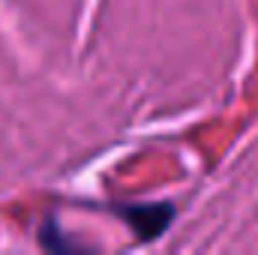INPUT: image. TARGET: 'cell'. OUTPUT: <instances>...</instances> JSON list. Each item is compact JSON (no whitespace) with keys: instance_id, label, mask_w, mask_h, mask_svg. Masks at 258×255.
<instances>
[{"instance_id":"cell-1","label":"cell","mask_w":258,"mask_h":255,"mask_svg":"<svg viewBox=\"0 0 258 255\" xmlns=\"http://www.w3.org/2000/svg\"><path fill=\"white\" fill-rule=\"evenodd\" d=\"M111 213L120 216L126 225H132L138 240L159 237L168 228V222L174 219V207L168 201H162V204H114Z\"/></svg>"},{"instance_id":"cell-2","label":"cell","mask_w":258,"mask_h":255,"mask_svg":"<svg viewBox=\"0 0 258 255\" xmlns=\"http://www.w3.org/2000/svg\"><path fill=\"white\" fill-rule=\"evenodd\" d=\"M39 240H42V246H45V249H57V252L78 249V243H75V240H66L63 234H60V225L54 228V219H48V222L42 225V231H39Z\"/></svg>"}]
</instances>
